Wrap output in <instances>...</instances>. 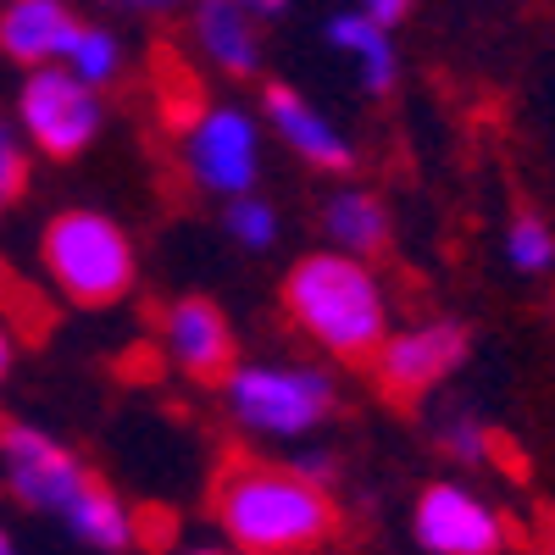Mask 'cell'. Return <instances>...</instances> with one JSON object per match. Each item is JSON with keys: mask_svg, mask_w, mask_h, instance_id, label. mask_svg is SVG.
Returning <instances> with one entry per match:
<instances>
[{"mask_svg": "<svg viewBox=\"0 0 555 555\" xmlns=\"http://www.w3.org/2000/svg\"><path fill=\"white\" fill-rule=\"evenodd\" d=\"M211 522L228 550L245 555H306L334 544L339 505L334 494L300 478L289 461H228L211 483Z\"/></svg>", "mask_w": 555, "mask_h": 555, "instance_id": "cell-1", "label": "cell"}, {"mask_svg": "<svg viewBox=\"0 0 555 555\" xmlns=\"http://www.w3.org/2000/svg\"><path fill=\"white\" fill-rule=\"evenodd\" d=\"M284 317L289 328L334 361H373L389 334V289L366 256L350 250H311L284 272Z\"/></svg>", "mask_w": 555, "mask_h": 555, "instance_id": "cell-2", "label": "cell"}, {"mask_svg": "<svg viewBox=\"0 0 555 555\" xmlns=\"http://www.w3.org/2000/svg\"><path fill=\"white\" fill-rule=\"evenodd\" d=\"M217 389L228 423L261 444H300L322 434L339 405L334 373L317 361H234Z\"/></svg>", "mask_w": 555, "mask_h": 555, "instance_id": "cell-3", "label": "cell"}, {"mask_svg": "<svg viewBox=\"0 0 555 555\" xmlns=\"http://www.w3.org/2000/svg\"><path fill=\"white\" fill-rule=\"evenodd\" d=\"M39 261H44V278L62 289V300H73L83 311L122 306L139 284L133 234L112 211H95V206H67L44 222Z\"/></svg>", "mask_w": 555, "mask_h": 555, "instance_id": "cell-4", "label": "cell"}, {"mask_svg": "<svg viewBox=\"0 0 555 555\" xmlns=\"http://www.w3.org/2000/svg\"><path fill=\"white\" fill-rule=\"evenodd\" d=\"M12 122L23 133V145L44 162H78L106 128V106L101 89L83 83L73 67L62 62H39L23 67L17 101H12Z\"/></svg>", "mask_w": 555, "mask_h": 555, "instance_id": "cell-5", "label": "cell"}, {"mask_svg": "<svg viewBox=\"0 0 555 555\" xmlns=\"http://www.w3.org/2000/svg\"><path fill=\"white\" fill-rule=\"evenodd\" d=\"M183 128V172L201 195L228 201L261 183V117L234 101H211L178 122Z\"/></svg>", "mask_w": 555, "mask_h": 555, "instance_id": "cell-6", "label": "cell"}, {"mask_svg": "<svg viewBox=\"0 0 555 555\" xmlns=\"http://www.w3.org/2000/svg\"><path fill=\"white\" fill-rule=\"evenodd\" d=\"M473 334L467 322L455 317H428V322H411V328H389L384 345L373 350V378L389 400H423L428 389H439L444 378H455L467 366Z\"/></svg>", "mask_w": 555, "mask_h": 555, "instance_id": "cell-7", "label": "cell"}, {"mask_svg": "<svg viewBox=\"0 0 555 555\" xmlns=\"http://www.w3.org/2000/svg\"><path fill=\"white\" fill-rule=\"evenodd\" d=\"M0 473H7V494L34 517H62L73 494L95 478L62 439L34 423H0Z\"/></svg>", "mask_w": 555, "mask_h": 555, "instance_id": "cell-8", "label": "cell"}, {"mask_svg": "<svg viewBox=\"0 0 555 555\" xmlns=\"http://www.w3.org/2000/svg\"><path fill=\"white\" fill-rule=\"evenodd\" d=\"M411 544L428 555H500L512 533H505V517L467 483H428L411 505Z\"/></svg>", "mask_w": 555, "mask_h": 555, "instance_id": "cell-9", "label": "cell"}, {"mask_svg": "<svg viewBox=\"0 0 555 555\" xmlns=\"http://www.w3.org/2000/svg\"><path fill=\"white\" fill-rule=\"evenodd\" d=\"M162 356L178 366L183 378L195 384H217L228 366L240 361V334L234 322H228V311L206 295H178L162 306Z\"/></svg>", "mask_w": 555, "mask_h": 555, "instance_id": "cell-10", "label": "cell"}, {"mask_svg": "<svg viewBox=\"0 0 555 555\" xmlns=\"http://www.w3.org/2000/svg\"><path fill=\"white\" fill-rule=\"evenodd\" d=\"M261 122L272 128L278 145L295 151L311 172H350L356 167L350 133L322 112L311 95H300L295 83H267L261 89Z\"/></svg>", "mask_w": 555, "mask_h": 555, "instance_id": "cell-11", "label": "cell"}, {"mask_svg": "<svg viewBox=\"0 0 555 555\" xmlns=\"http://www.w3.org/2000/svg\"><path fill=\"white\" fill-rule=\"evenodd\" d=\"M190 34L222 78H261V17L245 0H190Z\"/></svg>", "mask_w": 555, "mask_h": 555, "instance_id": "cell-12", "label": "cell"}, {"mask_svg": "<svg viewBox=\"0 0 555 555\" xmlns=\"http://www.w3.org/2000/svg\"><path fill=\"white\" fill-rule=\"evenodd\" d=\"M78 23L83 17L67 0H7V7H0V56L17 62V67L62 62Z\"/></svg>", "mask_w": 555, "mask_h": 555, "instance_id": "cell-13", "label": "cell"}, {"mask_svg": "<svg viewBox=\"0 0 555 555\" xmlns=\"http://www.w3.org/2000/svg\"><path fill=\"white\" fill-rule=\"evenodd\" d=\"M322 34H328V44L356 67L366 95H389V89L400 83V44L389 39L395 34L389 23H378V17H366V12L350 7V12H334Z\"/></svg>", "mask_w": 555, "mask_h": 555, "instance_id": "cell-14", "label": "cell"}, {"mask_svg": "<svg viewBox=\"0 0 555 555\" xmlns=\"http://www.w3.org/2000/svg\"><path fill=\"white\" fill-rule=\"evenodd\" d=\"M62 528H67V539L73 544H83V550H101V555H122V550H133V539H139V517H133V505L117 494V489H106L101 478H89L78 494H73V505L56 517Z\"/></svg>", "mask_w": 555, "mask_h": 555, "instance_id": "cell-15", "label": "cell"}, {"mask_svg": "<svg viewBox=\"0 0 555 555\" xmlns=\"http://www.w3.org/2000/svg\"><path fill=\"white\" fill-rule=\"evenodd\" d=\"M322 234H328L334 250H350V256H384L389 250V206L373 195V190H334L322 201Z\"/></svg>", "mask_w": 555, "mask_h": 555, "instance_id": "cell-16", "label": "cell"}, {"mask_svg": "<svg viewBox=\"0 0 555 555\" xmlns=\"http://www.w3.org/2000/svg\"><path fill=\"white\" fill-rule=\"evenodd\" d=\"M222 234L234 240L240 250L261 256V250L278 245V234H284V217H278V206H272L267 195L245 190V195H228V201H222Z\"/></svg>", "mask_w": 555, "mask_h": 555, "instance_id": "cell-17", "label": "cell"}, {"mask_svg": "<svg viewBox=\"0 0 555 555\" xmlns=\"http://www.w3.org/2000/svg\"><path fill=\"white\" fill-rule=\"evenodd\" d=\"M62 67H73L83 83L106 89L122 73V39L106 23H78V34L67 39V51H62Z\"/></svg>", "mask_w": 555, "mask_h": 555, "instance_id": "cell-18", "label": "cell"}, {"mask_svg": "<svg viewBox=\"0 0 555 555\" xmlns=\"http://www.w3.org/2000/svg\"><path fill=\"white\" fill-rule=\"evenodd\" d=\"M505 261H512V272H522V278L555 272V228L539 211H517L512 222H505Z\"/></svg>", "mask_w": 555, "mask_h": 555, "instance_id": "cell-19", "label": "cell"}, {"mask_svg": "<svg viewBox=\"0 0 555 555\" xmlns=\"http://www.w3.org/2000/svg\"><path fill=\"white\" fill-rule=\"evenodd\" d=\"M434 434H439V444L461 461V467H478V461L489 455V434H483L478 416H467V411H444Z\"/></svg>", "mask_w": 555, "mask_h": 555, "instance_id": "cell-20", "label": "cell"}, {"mask_svg": "<svg viewBox=\"0 0 555 555\" xmlns=\"http://www.w3.org/2000/svg\"><path fill=\"white\" fill-rule=\"evenodd\" d=\"M23 190H28V145H23L17 122L0 117V211H7Z\"/></svg>", "mask_w": 555, "mask_h": 555, "instance_id": "cell-21", "label": "cell"}, {"mask_svg": "<svg viewBox=\"0 0 555 555\" xmlns=\"http://www.w3.org/2000/svg\"><path fill=\"white\" fill-rule=\"evenodd\" d=\"M289 467L300 473V478H311V483H322V489H334L339 483V461L322 450V444H311V450H295V461Z\"/></svg>", "mask_w": 555, "mask_h": 555, "instance_id": "cell-22", "label": "cell"}, {"mask_svg": "<svg viewBox=\"0 0 555 555\" xmlns=\"http://www.w3.org/2000/svg\"><path fill=\"white\" fill-rule=\"evenodd\" d=\"M356 12H366V17H378V23L400 28V17L411 12V0H356Z\"/></svg>", "mask_w": 555, "mask_h": 555, "instance_id": "cell-23", "label": "cell"}, {"mask_svg": "<svg viewBox=\"0 0 555 555\" xmlns=\"http://www.w3.org/2000/svg\"><path fill=\"white\" fill-rule=\"evenodd\" d=\"M245 7H250L261 23H272V17H284V12H289V0H245Z\"/></svg>", "mask_w": 555, "mask_h": 555, "instance_id": "cell-24", "label": "cell"}, {"mask_svg": "<svg viewBox=\"0 0 555 555\" xmlns=\"http://www.w3.org/2000/svg\"><path fill=\"white\" fill-rule=\"evenodd\" d=\"M178 7H190V0H133V12H151V17H167Z\"/></svg>", "mask_w": 555, "mask_h": 555, "instance_id": "cell-25", "label": "cell"}, {"mask_svg": "<svg viewBox=\"0 0 555 555\" xmlns=\"http://www.w3.org/2000/svg\"><path fill=\"white\" fill-rule=\"evenodd\" d=\"M12 361H17V345H12V334H7V328H0V384L12 378Z\"/></svg>", "mask_w": 555, "mask_h": 555, "instance_id": "cell-26", "label": "cell"}, {"mask_svg": "<svg viewBox=\"0 0 555 555\" xmlns=\"http://www.w3.org/2000/svg\"><path fill=\"white\" fill-rule=\"evenodd\" d=\"M12 544H17V539H12V528L0 522V555H12Z\"/></svg>", "mask_w": 555, "mask_h": 555, "instance_id": "cell-27", "label": "cell"}, {"mask_svg": "<svg viewBox=\"0 0 555 555\" xmlns=\"http://www.w3.org/2000/svg\"><path fill=\"white\" fill-rule=\"evenodd\" d=\"M95 7H117V12H133V0H95Z\"/></svg>", "mask_w": 555, "mask_h": 555, "instance_id": "cell-28", "label": "cell"}, {"mask_svg": "<svg viewBox=\"0 0 555 555\" xmlns=\"http://www.w3.org/2000/svg\"><path fill=\"white\" fill-rule=\"evenodd\" d=\"M550 550H555V539H550Z\"/></svg>", "mask_w": 555, "mask_h": 555, "instance_id": "cell-29", "label": "cell"}]
</instances>
